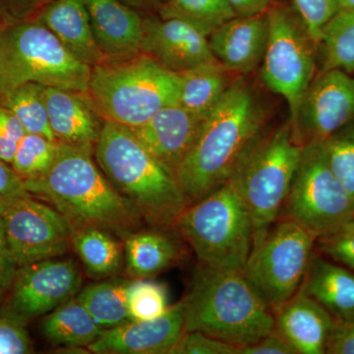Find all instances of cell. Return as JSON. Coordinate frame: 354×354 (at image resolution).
<instances>
[{
	"instance_id": "1",
	"label": "cell",
	"mask_w": 354,
	"mask_h": 354,
	"mask_svg": "<svg viewBox=\"0 0 354 354\" xmlns=\"http://www.w3.org/2000/svg\"><path fill=\"white\" fill-rule=\"evenodd\" d=\"M266 116L243 79L232 84L205 118L194 145L177 169L176 180L188 205L230 180L242 158L264 134Z\"/></svg>"
},
{
	"instance_id": "2",
	"label": "cell",
	"mask_w": 354,
	"mask_h": 354,
	"mask_svg": "<svg viewBox=\"0 0 354 354\" xmlns=\"http://www.w3.org/2000/svg\"><path fill=\"white\" fill-rule=\"evenodd\" d=\"M24 185L32 197L46 201L76 228L97 227L122 237L139 230L144 221L111 185L88 149L58 142L53 165L41 176L24 179Z\"/></svg>"
},
{
	"instance_id": "3",
	"label": "cell",
	"mask_w": 354,
	"mask_h": 354,
	"mask_svg": "<svg viewBox=\"0 0 354 354\" xmlns=\"http://www.w3.org/2000/svg\"><path fill=\"white\" fill-rule=\"evenodd\" d=\"M95 160L111 185L153 227L174 228L188 201L176 176L142 145L129 127L104 120Z\"/></svg>"
},
{
	"instance_id": "4",
	"label": "cell",
	"mask_w": 354,
	"mask_h": 354,
	"mask_svg": "<svg viewBox=\"0 0 354 354\" xmlns=\"http://www.w3.org/2000/svg\"><path fill=\"white\" fill-rule=\"evenodd\" d=\"M183 300L184 332H201L241 348L274 329V313L237 270L198 265Z\"/></svg>"
},
{
	"instance_id": "5",
	"label": "cell",
	"mask_w": 354,
	"mask_h": 354,
	"mask_svg": "<svg viewBox=\"0 0 354 354\" xmlns=\"http://www.w3.org/2000/svg\"><path fill=\"white\" fill-rule=\"evenodd\" d=\"M178 74L140 53L92 67L87 94L104 120L134 128L179 102Z\"/></svg>"
},
{
	"instance_id": "6",
	"label": "cell",
	"mask_w": 354,
	"mask_h": 354,
	"mask_svg": "<svg viewBox=\"0 0 354 354\" xmlns=\"http://www.w3.org/2000/svg\"><path fill=\"white\" fill-rule=\"evenodd\" d=\"M174 228L201 265L242 271L252 251V218L230 180L188 205Z\"/></svg>"
},
{
	"instance_id": "7",
	"label": "cell",
	"mask_w": 354,
	"mask_h": 354,
	"mask_svg": "<svg viewBox=\"0 0 354 354\" xmlns=\"http://www.w3.org/2000/svg\"><path fill=\"white\" fill-rule=\"evenodd\" d=\"M91 71L35 19L6 26L0 37V97L26 83L87 93Z\"/></svg>"
},
{
	"instance_id": "8",
	"label": "cell",
	"mask_w": 354,
	"mask_h": 354,
	"mask_svg": "<svg viewBox=\"0 0 354 354\" xmlns=\"http://www.w3.org/2000/svg\"><path fill=\"white\" fill-rule=\"evenodd\" d=\"M304 146L290 122L263 134L230 178L253 221V246L279 220L299 165Z\"/></svg>"
},
{
	"instance_id": "9",
	"label": "cell",
	"mask_w": 354,
	"mask_h": 354,
	"mask_svg": "<svg viewBox=\"0 0 354 354\" xmlns=\"http://www.w3.org/2000/svg\"><path fill=\"white\" fill-rule=\"evenodd\" d=\"M315 241L297 223L281 218L253 246L241 272L272 313L299 290Z\"/></svg>"
},
{
	"instance_id": "10",
	"label": "cell",
	"mask_w": 354,
	"mask_h": 354,
	"mask_svg": "<svg viewBox=\"0 0 354 354\" xmlns=\"http://www.w3.org/2000/svg\"><path fill=\"white\" fill-rule=\"evenodd\" d=\"M269 39L261 78L274 94L288 102L290 124L315 77L317 44L311 39L295 6L278 2L267 12Z\"/></svg>"
},
{
	"instance_id": "11",
	"label": "cell",
	"mask_w": 354,
	"mask_h": 354,
	"mask_svg": "<svg viewBox=\"0 0 354 354\" xmlns=\"http://www.w3.org/2000/svg\"><path fill=\"white\" fill-rule=\"evenodd\" d=\"M283 212L281 218L295 221L315 239L353 218L354 199L328 164L322 142L304 146Z\"/></svg>"
},
{
	"instance_id": "12",
	"label": "cell",
	"mask_w": 354,
	"mask_h": 354,
	"mask_svg": "<svg viewBox=\"0 0 354 354\" xmlns=\"http://www.w3.org/2000/svg\"><path fill=\"white\" fill-rule=\"evenodd\" d=\"M0 218L17 268L64 255L76 230L66 216L32 195L0 201Z\"/></svg>"
},
{
	"instance_id": "13",
	"label": "cell",
	"mask_w": 354,
	"mask_h": 354,
	"mask_svg": "<svg viewBox=\"0 0 354 354\" xmlns=\"http://www.w3.org/2000/svg\"><path fill=\"white\" fill-rule=\"evenodd\" d=\"M82 272L73 259L59 257L18 268L0 316L27 325L75 297Z\"/></svg>"
},
{
	"instance_id": "14",
	"label": "cell",
	"mask_w": 354,
	"mask_h": 354,
	"mask_svg": "<svg viewBox=\"0 0 354 354\" xmlns=\"http://www.w3.org/2000/svg\"><path fill=\"white\" fill-rule=\"evenodd\" d=\"M354 118V75L339 69L319 72L310 83L293 123L302 145L323 142Z\"/></svg>"
},
{
	"instance_id": "15",
	"label": "cell",
	"mask_w": 354,
	"mask_h": 354,
	"mask_svg": "<svg viewBox=\"0 0 354 354\" xmlns=\"http://www.w3.org/2000/svg\"><path fill=\"white\" fill-rule=\"evenodd\" d=\"M183 300L162 316L129 322L104 330L88 351L97 354H171L184 334Z\"/></svg>"
},
{
	"instance_id": "16",
	"label": "cell",
	"mask_w": 354,
	"mask_h": 354,
	"mask_svg": "<svg viewBox=\"0 0 354 354\" xmlns=\"http://www.w3.org/2000/svg\"><path fill=\"white\" fill-rule=\"evenodd\" d=\"M141 53L174 73L216 62L208 37L183 21L153 14H146L144 19Z\"/></svg>"
},
{
	"instance_id": "17",
	"label": "cell",
	"mask_w": 354,
	"mask_h": 354,
	"mask_svg": "<svg viewBox=\"0 0 354 354\" xmlns=\"http://www.w3.org/2000/svg\"><path fill=\"white\" fill-rule=\"evenodd\" d=\"M204 120L177 104L160 109L143 124L130 129L142 145L176 176L194 145Z\"/></svg>"
},
{
	"instance_id": "18",
	"label": "cell",
	"mask_w": 354,
	"mask_h": 354,
	"mask_svg": "<svg viewBox=\"0 0 354 354\" xmlns=\"http://www.w3.org/2000/svg\"><path fill=\"white\" fill-rule=\"evenodd\" d=\"M208 39L216 60L230 73H251L262 64L267 50V13L236 16L216 28Z\"/></svg>"
},
{
	"instance_id": "19",
	"label": "cell",
	"mask_w": 354,
	"mask_h": 354,
	"mask_svg": "<svg viewBox=\"0 0 354 354\" xmlns=\"http://www.w3.org/2000/svg\"><path fill=\"white\" fill-rule=\"evenodd\" d=\"M44 97L57 141L94 151L104 120L87 93L46 87Z\"/></svg>"
},
{
	"instance_id": "20",
	"label": "cell",
	"mask_w": 354,
	"mask_h": 354,
	"mask_svg": "<svg viewBox=\"0 0 354 354\" xmlns=\"http://www.w3.org/2000/svg\"><path fill=\"white\" fill-rule=\"evenodd\" d=\"M87 9L95 41L106 58L131 57L141 53L144 19L120 0H81Z\"/></svg>"
},
{
	"instance_id": "21",
	"label": "cell",
	"mask_w": 354,
	"mask_h": 354,
	"mask_svg": "<svg viewBox=\"0 0 354 354\" xmlns=\"http://www.w3.org/2000/svg\"><path fill=\"white\" fill-rule=\"evenodd\" d=\"M274 316V328L297 354H326L337 322L315 299L299 290Z\"/></svg>"
},
{
	"instance_id": "22",
	"label": "cell",
	"mask_w": 354,
	"mask_h": 354,
	"mask_svg": "<svg viewBox=\"0 0 354 354\" xmlns=\"http://www.w3.org/2000/svg\"><path fill=\"white\" fill-rule=\"evenodd\" d=\"M34 19L48 28L70 53L91 67L106 59L81 0H53Z\"/></svg>"
},
{
	"instance_id": "23",
	"label": "cell",
	"mask_w": 354,
	"mask_h": 354,
	"mask_svg": "<svg viewBox=\"0 0 354 354\" xmlns=\"http://www.w3.org/2000/svg\"><path fill=\"white\" fill-rule=\"evenodd\" d=\"M300 290L327 310L337 324L354 322V272L314 248Z\"/></svg>"
},
{
	"instance_id": "24",
	"label": "cell",
	"mask_w": 354,
	"mask_h": 354,
	"mask_svg": "<svg viewBox=\"0 0 354 354\" xmlns=\"http://www.w3.org/2000/svg\"><path fill=\"white\" fill-rule=\"evenodd\" d=\"M169 230L152 227L123 235L125 265L131 279L153 278L176 264L180 246Z\"/></svg>"
},
{
	"instance_id": "25",
	"label": "cell",
	"mask_w": 354,
	"mask_h": 354,
	"mask_svg": "<svg viewBox=\"0 0 354 354\" xmlns=\"http://www.w3.org/2000/svg\"><path fill=\"white\" fill-rule=\"evenodd\" d=\"M177 74L180 80L178 104L202 118L211 113L232 84L230 72L218 60Z\"/></svg>"
},
{
	"instance_id": "26",
	"label": "cell",
	"mask_w": 354,
	"mask_h": 354,
	"mask_svg": "<svg viewBox=\"0 0 354 354\" xmlns=\"http://www.w3.org/2000/svg\"><path fill=\"white\" fill-rule=\"evenodd\" d=\"M41 330L44 337L55 346L88 348L104 330L75 297L44 316Z\"/></svg>"
},
{
	"instance_id": "27",
	"label": "cell",
	"mask_w": 354,
	"mask_h": 354,
	"mask_svg": "<svg viewBox=\"0 0 354 354\" xmlns=\"http://www.w3.org/2000/svg\"><path fill=\"white\" fill-rule=\"evenodd\" d=\"M71 247L92 278H111L122 267V247L109 230L97 227L76 228Z\"/></svg>"
},
{
	"instance_id": "28",
	"label": "cell",
	"mask_w": 354,
	"mask_h": 354,
	"mask_svg": "<svg viewBox=\"0 0 354 354\" xmlns=\"http://www.w3.org/2000/svg\"><path fill=\"white\" fill-rule=\"evenodd\" d=\"M131 281L114 278L93 283L79 291L77 299L104 330L113 329L131 321L128 293Z\"/></svg>"
},
{
	"instance_id": "29",
	"label": "cell",
	"mask_w": 354,
	"mask_h": 354,
	"mask_svg": "<svg viewBox=\"0 0 354 354\" xmlns=\"http://www.w3.org/2000/svg\"><path fill=\"white\" fill-rule=\"evenodd\" d=\"M317 48L320 71L339 69L354 75V9L341 8L328 21Z\"/></svg>"
},
{
	"instance_id": "30",
	"label": "cell",
	"mask_w": 354,
	"mask_h": 354,
	"mask_svg": "<svg viewBox=\"0 0 354 354\" xmlns=\"http://www.w3.org/2000/svg\"><path fill=\"white\" fill-rule=\"evenodd\" d=\"M156 13L162 19L183 21L208 38L237 16L227 0H162Z\"/></svg>"
},
{
	"instance_id": "31",
	"label": "cell",
	"mask_w": 354,
	"mask_h": 354,
	"mask_svg": "<svg viewBox=\"0 0 354 354\" xmlns=\"http://www.w3.org/2000/svg\"><path fill=\"white\" fill-rule=\"evenodd\" d=\"M44 86L26 83L0 97V106L10 111L18 118L26 132L43 135L57 141L51 131L44 97Z\"/></svg>"
},
{
	"instance_id": "32",
	"label": "cell",
	"mask_w": 354,
	"mask_h": 354,
	"mask_svg": "<svg viewBox=\"0 0 354 354\" xmlns=\"http://www.w3.org/2000/svg\"><path fill=\"white\" fill-rule=\"evenodd\" d=\"M57 149V141L43 135L26 133L17 147L11 167L23 179L41 176L53 165Z\"/></svg>"
},
{
	"instance_id": "33",
	"label": "cell",
	"mask_w": 354,
	"mask_h": 354,
	"mask_svg": "<svg viewBox=\"0 0 354 354\" xmlns=\"http://www.w3.org/2000/svg\"><path fill=\"white\" fill-rule=\"evenodd\" d=\"M328 164L354 199V118L322 142Z\"/></svg>"
},
{
	"instance_id": "34",
	"label": "cell",
	"mask_w": 354,
	"mask_h": 354,
	"mask_svg": "<svg viewBox=\"0 0 354 354\" xmlns=\"http://www.w3.org/2000/svg\"><path fill=\"white\" fill-rule=\"evenodd\" d=\"M169 305L167 288L150 279H132L128 293V310L131 320H149L162 316Z\"/></svg>"
},
{
	"instance_id": "35",
	"label": "cell",
	"mask_w": 354,
	"mask_h": 354,
	"mask_svg": "<svg viewBox=\"0 0 354 354\" xmlns=\"http://www.w3.org/2000/svg\"><path fill=\"white\" fill-rule=\"evenodd\" d=\"M315 250L354 272V216L329 234L318 237Z\"/></svg>"
},
{
	"instance_id": "36",
	"label": "cell",
	"mask_w": 354,
	"mask_h": 354,
	"mask_svg": "<svg viewBox=\"0 0 354 354\" xmlns=\"http://www.w3.org/2000/svg\"><path fill=\"white\" fill-rule=\"evenodd\" d=\"M293 6L317 46L324 26L341 9L339 0H293Z\"/></svg>"
},
{
	"instance_id": "37",
	"label": "cell",
	"mask_w": 354,
	"mask_h": 354,
	"mask_svg": "<svg viewBox=\"0 0 354 354\" xmlns=\"http://www.w3.org/2000/svg\"><path fill=\"white\" fill-rule=\"evenodd\" d=\"M239 348L201 332H184L171 354H239Z\"/></svg>"
},
{
	"instance_id": "38",
	"label": "cell",
	"mask_w": 354,
	"mask_h": 354,
	"mask_svg": "<svg viewBox=\"0 0 354 354\" xmlns=\"http://www.w3.org/2000/svg\"><path fill=\"white\" fill-rule=\"evenodd\" d=\"M25 128L10 111L0 106V160L11 165Z\"/></svg>"
},
{
	"instance_id": "39",
	"label": "cell",
	"mask_w": 354,
	"mask_h": 354,
	"mask_svg": "<svg viewBox=\"0 0 354 354\" xmlns=\"http://www.w3.org/2000/svg\"><path fill=\"white\" fill-rule=\"evenodd\" d=\"M32 342L22 324L0 316V354L31 353Z\"/></svg>"
},
{
	"instance_id": "40",
	"label": "cell",
	"mask_w": 354,
	"mask_h": 354,
	"mask_svg": "<svg viewBox=\"0 0 354 354\" xmlns=\"http://www.w3.org/2000/svg\"><path fill=\"white\" fill-rule=\"evenodd\" d=\"M53 0H0V20L3 25L32 20Z\"/></svg>"
},
{
	"instance_id": "41",
	"label": "cell",
	"mask_w": 354,
	"mask_h": 354,
	"mask_svg": "<svg viewBox=\"0 0 354 354\" xmlns=\"http://www.w3.org/2000/svg\"><path fill=\"white\" fill-rule=\"evenodd\" d=\"M239 354H297L290 342L274 328L259 341L239 348Z\"/></svg>"
},
{
	"instance_id": "42",
	"label": "cell",
	"mask_w": 354,
	"mask_h": 354,
	"mask_svg": "<svg viewBox=\"0 0 354 354\" xmlns=\"http://www.w3.org/2000/svg\"><path fill=\"white\" fill-rule=\"evenodd\" d=\"M28 195L31 194L26 190L24 179L10 165L0 160V201Z\"/></svg>"
},
{
	"instance_id": "43",
	"label": "cell",
	"mask_w": 354,
	"mask_h": 354,
	"mask_svg": "<svg viewBox=\"0 0 354 354\" xmlns=\"http://www.w3.org/2000/svg\"><path fill=\"white\" fill-rule=\"evenodd\" d=\"M17 269L7 241L3 221L0 218V295L12 285Z\"/></svg>"
},
{
	"instance_id": "44",
	"label": "cell",
	"mask_w": 354,
	"mask_h": 354,
	"mask_svg": "<svg viewBox=\"0 0 354 354\" xmlns=\"http://www.w3.org/2000/svg\"><path fill=\"white\" fill-rule=\"evenodd\" d=\"M326 354H354V322L337 323L328 341Z\"/></svg>"
},
{
	"instance_id": "45",
	"label": "cell",
	"mask_w": 354,
	"mask_h": 354,
	"mask_svg": "<svg viewBox=\"0 0 354 354\" xmlns=\"http://www.w3.org/2000/svg\"><path fill=\"white\" fill-rule=\"evenodd\" d=\"M237 16H254L267 13L279 0H227Z\"/></svg>"
},
{
	"instance_id": "46",
	"label": "cell",
	"mask_w": 354,
	"mask_h": 354,
	"mask_svg": "<svg viewBox=\"0 0 354 354\" xmlns=\"http://www.w3.org/2000/svg\"><path fill=\"white\" fill-rule=\"evenodd\" d=\"M123 3L143 14L157 12L162 0H120Z\"/></svg>"
},
{
	"instance_id": "47",
	"label": "cell",
	"mask_w": 354,
	"mask_h": 354,
	"mask_svg": "<svg viewBox=\"0 0 354 354\" xmlns=\"http://www.w3.org/2000/svg\"><path fill=\"white\" fill-rule=\"evenodd\" d=\"M341 8L354 9V0H339Z\"/></svg>"
},
{
	"instance_id": "48",
	"label": "cell",
	"mask_w": 354,
	"mask_h": 354,
	"mask_svg": "<svg viewBox=\"0 0 354 354\" xmlns=\"http://www.w3.org/2000/svg\"><path fill=\"white\" fill-rule=\"evenodd\" d=\"M4 28H6V26L3 25V23L1 22V20H0V37H1L2 32H3Z\"/></svg>"
}]
</instances>
